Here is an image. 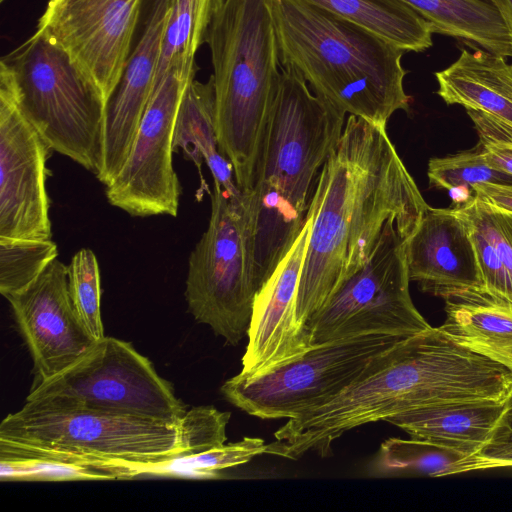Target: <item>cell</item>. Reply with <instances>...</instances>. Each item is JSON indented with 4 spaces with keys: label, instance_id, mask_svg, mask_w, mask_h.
<instances>
[{
    "label": "cell",
    "instance_id": "cell-15",
    "mask_svg": "<svg viewBox=\"0 0 512 512\" xmlns=\"http://www.w3.org/2000/svg\"><path fill=\"white\" fill-rule=\"evenodd\" d=\"M312 222L309 205L298 237L255 296L241 376L264 374L312 348L307 331L296 319V294Z\"/></svg>",
    "mask_w": 512,
    "mask_h": 512
},
{
    "label": "cell",
    "instance_id": "cell-16",
    "mask_svg": "<svg viewBox=\"0 0 512 512\" xmlns=\"http://www.w3.org/2000/svg\"><path fill=\"white\" fill-rule=\"evenodd\" d=\"M169 4V0L154 1L139 42L105 104L101 161L95 174L105 186L124 166L152 96Z\"/></svg>",
    "mask_w": 512,
    "mask_h": 512
},
{
    "label": "cell",
    "instance_id": "cell-28",
    "mask_svg": "<svg viewBox=\"0 0 512 512\" xmlns=\"http://www.w3.org/2000/svg\"><path fill=\"white\" fill-rule=\"evenodd\" d=\"M265 448L262 438L244 437L202 453L164 461L150 469L147 475L218 479L221 470L243 465L255 456L264 454Z\"/></svg>",
    "mask_w": 512,
    "mask_h": 512
},
{
    "label": "cell",
    "instance_id": "cell-37",
    "mask_svg": "<svg viewBox=\"0 0 512 512\" xmlns=\"http://www.w3.org/2000/svg\"><path fill=\"white\" fill-rule=\"evenodd\" d=\"M502 15L512 36V0H490Z\"/></svg>",
    "mask_w": 512,
    "mask_h": 512
},
{
    "label": "cell",
    "instance_id": "cell-4",
    "mask_svg": "<svg viewBox=\"0 0 512 512\" xmlns=\"http://www.w3.org/2000/svg\"><path fill=\"white\" fill-rule=\"evenodd\" d=\"M205 43L213 67L219 148L232 164L238 189L247 194L280 77L269 0H222Z\"/></svg>",
    "mask_w": 512,
    "mask_h": 512
},
{
    "label": "cell",
    "instance_id": "cell-14",
    "mask_svg": "<svg viewBox=\"0 0 512 512\" xmlns=\"http://www.w3.org/2000/svg\"><path fill=\"white\" fill-rule=\"evenodd\" d=\"M67 270L56 258L27 287L6 297L32 358L34 385L66 369L96 341L73 307Z\"/></svg>",
    "mask_w": 512,
    "mask_h": 512
},
{
    "label": "cell",
    "instance_id": "cell-26",
    "mask_svg": "<svg viewBox=\"0 0 512 512\" xmlns=\"http://www.w3.org/2000/svg\"><path fill=\"white\" fill-rule=\"evenodd\" d=\"M140 476L126 466H98L60 458L0 453L1 481L118 480Z\"/></svg>",
    "mask_w": 512,
    "mask_h": 512
},
{
    "label": "cell",
    "instance_id": "cell-18",
    "mask_svg": "<svg viewBox=\"0 0 512 512\" xmlns=\"http://www.w3.org/2000/svg\"><path fill=\"white\" fill-rule=\"evenodd\" d=\"M506 409L507 401L454 403L405 411L385 421L464 459L493 442Z\"/></svg>",
    "mask_w": 512,
    "mask_h": 512
},
{
    "label": "cell",
    "instance_id": "cell-32",
    "mask_svg": "<svg viewBox=\"0 0 512 512\" xmlns=\"http://www.w3.org/2000/svg\"><path fill=\"white\" fill-rule=\"evenodd\" d=\"M230 416V412L220 411L213 406L186 410L178 423V457L195 455L223 445L227 440L226 427Z\"/></svg>",
    "mask_w": 512,
    "mask_h": 512
},
{
    "label": "cell",
    "instance_id": "cell-5",
    "mask_svg": "<svg viewBox=\"0 0 512 512\" xmlns=\"http://www.w3.org/2000/svg\"><path fill=\"white\" fill-rule=\"evenodd\" d=\"M0 452L133 467L143 476L179 456V427L54 399L26 400L0 424Z\"/></svg>",
    "mask_w": 512,
    "mask_h": 512
},
{
    "label": "cell",
    "instance_id": "cell-20",
    "mask_svg": "<svg viewBox=\"0 0 512 512\" xmlns=\"http://www.w3.org/2000/svg\"><path fill=\"white\" fill-rule=\"evenodd\" d=\"M216 103L212 76L207 82L193 79L186 87L178 110L173 150H182L200 175L202 163L208 166L213 180L231 198H241L232 164L221 153L216 133Z\"/></svg>",
    "mask_w": 512,
    "mask_h": 512
},
{
    "label": "cell",
    "instance_id": "cell-24",
    "mask_svg": "<svg viewBox=\"0 0 512 512\" xmlns=\"http://www.w3.org/2000/svg\"><path fill=\"white\" fill-rule=\"evenodd\" d=\"M397 46L422 52L433 45L434 30L401 0H306Z\"/></svg>",
    "mask_w": 512,
    "mask_h": 512
},
{
    "label": "cell",
    "instance_id": "cell-31",
    "mask_svg": "<svg viewBox=\"0 0 512 512\" xmlns=\"http://www.w3.org/2000/svg\"><path fill=\"white\" fill-rule=\"evenodd\" d=\"M431 186L445 189H468L482 182L512 183V176L492 168L478 146L445 157H434L428 163Z\"/></svg>",
    "mask_w": 512,
    "mask_h": 512
},
{
    "label": "cell",
    "instance_id": "cell-35",
    "mask_svg": "<svg viewBox=\"0 0 512 512\" xmlns=\"http://www.w3.org/2000/svg\"><path fill=\"white\" fill-rule=\"evenodd\" d=\"M474 197L498 209L512 212V183L482 182L472 187Z\"/></svg>",
    "mask_w": 512,
    "mask_h": 512
},
{
    "label": "cell",
    "instance_id": "cell-27",
    "mask_svg": "<svg viewBox=\"0 0 512 512\" xmlns=\"http://www.w3.org/2000/svg\"><path fill=\"white\" fill-rule=\"evenodd\" d=\"M461 458L424 440L389 438L371 463L370 474L377 477L452 475Z\"/></svg>",
    "mask_w": 512,
    "mask_h": 512
},
{
    "label": "cell",
    "instance_id": "cell-21",
    "mask_svg": "<svg viewBox=\"0 0 512 512\" xmlns=\"http://www.w3.org/2000/svg\"><path fill=\"white\" fill-rule=\"evenodd\" d=\"M439 328L455 342L512 373V304L478 292L446 300Z\"/></svg>",
    "mask_w": 512,
    "mask_h": 512
},
{
    "label": "cell",
    "instance_id": "cell-8",
    "mask_svg": "<svg viewBox=\"0 0 512 512\" xmlns=\"http://www.w3.org/2000/svg\"><path fill=\"white\" fill-rule=\"evenodd\" d=\"M406 337L367 335L317 345L264 374H239L221 387L224 397L260 419H291L326 404L370 372L378 356Z\"/></svg>",
    "mask_w": 512,
    "mask_h": 512
},
{
    "label": "cell",
    "instance_id": "cell-34",
    "mask_svg": "<svg viewBox=\"0 0 512 512\" xmlns=\"http://www.w3.org/2000/svg\"><path fill=\"white\" fill-rule=\"evenodd\" d=\"M503 467H512V443L491 444L473 456L460 459L454 474Z\"/></svg>",
    "mask_w": 512,
    "mask_h": 512
},
{
    "label": "cell",
    "instance_id": "cell-17",
    "mask_svg": "<svg viewBox=\"0 0 512 512\" xmlns=\"http://www.w3.org/2000/svg\"><path fill=\"white\" fill-rule=\"evenodd\" d=\"M410 281L445 301L484 292L473 243L453 209L429 207L405 239Z\"/></svg>",
    "mask_w": 512,
    "mask_h": 512
},
{
    "label": "cell",
    "instance_id": "cell-10",
    "mask_svg": "<svg viewBox=\"0 0 512 512\" xmlns=\"http://www.w3.org/2000/svg\"><path fill=\"white\" fill-rule=\"evenodd\" d=\"M43 398L175 424L187 410L147 357L130 343L108 336L60 373L34 385L26 400Z\"/></svg>",
    "mask_w": 512,
    "mask_h": 512
},
{
    "label": "cell",
    "instance_id": "cell-12",
    "mask_svg": "<svg viewBox=\"0 0 512 512\" xmlns=\"http://www.w3.org/2000/svg\"><path fill=\"white\" fill-rule=\"evenodd\" d=\"M142 0H49L36 32L61 47L105 104L131 54Z\"/></svg>",
    "mask_w": 512,
    "mask_h": 512
},
{
    "label": "cell",
    "instance_id": "cell-19",
    "mask_svg": "<svg viewBox=\"0 0 512 512\" xmlns=\"http://www.w3.org/2000/svg\"><path fill=\"white\" fill-rule=\"evenodd\" d=\"M437 94L448 105L481 111L512 124V65L484 49H461L447 68L435 73Z\"/></svg>",
    "mask_w": 512,
    "mask_h": 512
},
{
    "label": "cell",
    "instance_id": "cell-30",
    "mask_svg": "<svg viewBox=\"0 0 512 512\" xmlns=\"http://www.w3.org/2000/svg\"><path fill=\"white\" fill-rule=\"evenodd\" d=\"M67 276L69 295L79 319L95 340L104 337L100 272L94 252L89 248L76 252L68 265Z\"/></svg>",
    "mask_w": 512,
    "mask_h": 512
},
{
    "label": "cell",
    "instance_id": "cell-7",
    "mask_svg": "<svg viewBox=\"0 0 512 512\" xmlns=\"http://www.w3.org/2000/svg\"><path fill=\"white\" fill-rule=\"evenodd\" d=\"M258 288L243 196L231 198L214 181L206 231L188 260L189 312L230 345L247 335Z\"/></svg>",
    "mask_w": 512,
    "mask_h": 512
},
{
    "label": "cell",
    "instance_id": "cell-22",
    "mask_svg": "<svg viewBox=\"0 0 512 512\" xmlns=\"http://www.w3.org/2000/svg\"><path fill=\"white\" fill-rule=\"evenodd\" d=\"M452 209L473 243L484 292L512 304V212L476 197Z\"/></svg>",
    "mask_w": 512,
    "mask_h": 512
},
{
    "label": "cell",
    "instance_id": "cell-38",
    "mask_svg": "<svg viewBox=\"0 0 512 512\" xmlns=\"http://www.w3.org/2000/svg\"><path fill=\"white\" fill-rule=\"evenodd\" d=\"M1 2H4L5 0H0Z\"/></svg>",
    "mask_w": 512,
    "mask_h": 512
},
{
    "label": "cell",
    "instance_id": "cell-11",
    "mask_svg": "<svg viewBox=\"0 0 512 512\" xmlns=\"http://www.w3.org/2000/svg\"><path fill=\"white\" fill-rule=\"evenodd\" d=\"M191 81L170 74L154 87L127 160L106 186L112 206L137 217L177 216L181 188L172 162L173 139L182 97Z\"/></svg>",
    "mask_w": 512,
    "mask_h": 512
},
{
    "label": "cell",
    "instance_id": "cell-9",
    "mask_svg": "<svg viewBox=\"0 0 512 512\" xmlns=\"http://www.w3.org/2000/svg\"><path fill=\"white\" fill-rule=\"evenodd\" d=\"M409 282L405 240L390 219L364 265L307 323L311 346L367 335L409 337L429 329Z\"/></svg>",
    "mask_w": 512,
    "mask_h": 512
},
{
    "label": "cell",
    "instance_id": "cell-1",
    "mask_svg": "<svg viewBox=\"0 0 512 512\" xmlns=\"http://www.w3.org/2000/svg\"><path fill=\"white\" fill-rule=\"evenodd\" d=\"M310 206L313 222L296 294V319L305 330L364 265L388 220H396L405 240L430 207L387 128L354 115L320 171Z\"/></svg>",
    "mask_w": 512,
    "mask_h": 512
},
{
    "label": "cell",
    "instance_id": "cell-33",
    "mask_svg": "<svg viewBox=\"0 0 512 512\" xmlns=\"http://www.w3.org/2000/svg\"><path fill=\"white\" fill-rule=\"evenodd\" d=\"M488 164L512 176V124L481 111L466 110Z\"/></svg>",
    "mask_w": 512,
    "mask_h": 512
},
{
    "label": "cell",
    "instance_id": "cell-23",
    "mask_svg": "<svg viewBox=\"0 0 512 512\" xmlns=\"http://www.w3.org/2000/svg\"><path fill=\"white\" fill-rule=\"evenodd\" d=\"M432 26L434 33L474 42L492 53L512 57V36L490 0H401Z\"/></svg>",
    "mask_w": 512,
    "mask_h": 512
},
{
    "label": "cell",
    "instance_id": "cell-25",
    "mask_svg": "<svg viewBox=\"0 0 512 512\" xmlns=\"http://www.w3.org/2000/svg\"><path fill=\"white\" fill-rule=\"evenodd\" d=\"M169 1L154 87L170 74L186 81L195 79L196 52L205 42L211 17L222 0Z\"/></svg>",
    "mask_w": 512,
    "mask_h": 512
},
{
    "label": "cell",
    "instance_id": "cell-2",
    "mask_svg": "<svg viewBox=\"0 0 512 512\" xmlns=\"http://www.w3.org/2000/svg\"><path fill=\"white\" fill-rule=\"evenodd\" d=\"M345 115L312 93L295 69L281 66L253 187L242 194L258 281L270 277L298 237Z\"/></svg>",
    "mask_w": 512,
    "mask_h": 512
},
{
    "label": "cell",
    "instance_id": "cell-29",
    "mask_svg": "<svg viewBox=\"0 0 512 512\" xmlns=\"http://www.w3.org/2000/svg\"><path fill=\"white\" fill-rule=\"evenodd\" d=\"M56 258L51 239L0 238V292L6 298L32 283Z\"/></svg>",
    "mask_w": 512,
    "mask_h": 512
},
{
    "label": "cell",
    "instance_id": "cell-36",
    "mask_svg": "<svg viewBox=\"0 0 512 512\" xmlns=\"http://www.w3.org/2000/svg\"><path fill=\"white\" fill-rule=\"evenodd\" d=\"M501 443H512V396L507 401V409L504 418L491 444Z\"/></svg>",
    "mask_w": 512,
    "mask_h": 512
},
{
    "label": "cell",
    "instance_id": "cell-13",
    "mask_svg": "<svg viewBox=\"0 0 512 512\" xmlns=\"http://www.w3.org/2000/svg\"><path fill=\"white\" fill-rule=\"evenodd\" d=\"M51 151L0 78V238L51 239L45 184Z\"/></svg>",
    "mask_w": 512,
    "mask_h": 512
},
{
    "label": "cell",
    "instance_id": "cell-3",
    "mask_svg": "<svg viewBox=\"0 0 512 512\" xmlns=\"http://www.w3.org/2000/svg\"><path fill=\"white\" fill-rule=\"evenodd\" d=\"M280 63L345 114L387 128L409 110L405 51L306 0H269Z\"/></svg>",
    "mask_w": 512,
    "mask_h": 512
},
{
    "label": "cell",
    "instance_id": "cell-6",
    "mask_svg": "<svg viewBox=\"0 0 512 512\" xmlns=\"http://www.w3.org/2000/svg\"><path fill=\"white\" fill-rule=\"evenodd\" d=\"M0 78L52 151L97 173L105 99L61 47L35 31L2 58Z\"/></svg>",
    "mask_w": 512,
    "mask_h": 512
}]
</instances>
